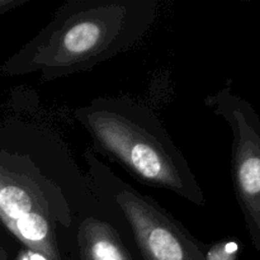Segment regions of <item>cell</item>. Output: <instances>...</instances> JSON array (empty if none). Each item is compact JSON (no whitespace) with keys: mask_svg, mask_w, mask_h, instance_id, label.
<instances>
[{"mask_svg":"<svg viewBox=\"0 0 260 260\" xmlns=\"http://www.w3.org/2000/svg\"><path fill=\"white\" fill-rule=\"evenodd\" d=\"M156 17L155 0L68 2L5 61L0 74H37L42 81H53L88 71L139 45Z\"/></svg>","mask_w":260,"mask_h":260,"instance_id":"cell-1","label":"cell"},{"mask_svg":"<svg viewBox=\"0 0 260 260\" xmlns=\"http://www.w3.org/2000/svg\"><path fill=\"white\" fill-rule=\"evenodd\" d=\"M102 150L146 185L205 206V194L172 137L147 107L121 98H98L75 111Z\"/></svg>","mask_w":260,"mask_h":260,"instance_id":"cell-2","label":"cell"},{"mask_svg":"<svg viewBox=\"0 0 260 260\" xmlns=\"http://www.w3.org/2000/svg\"><path fill=\"white\" fill-rule=\"evenodd\" d=\"M94 192L118 210L146 260H206L192 236L155 201L117 177L93 151L85 152Z\"/></svg>","mask_w":260,"mask_h":260,"instance_id":"cell-3","label":"cell"},{"mask_svg":"<svg viewBox=\"0 0 260 260\" xmlns=\"http://www.w3.org/2000/svg\"><path fill=\"white\" fill-rule=\"evenodd\" d=\"M205 103L231 129L234 190L249 236L260 253V117L229 85L208 95Z\"/></svg>","mask_w":260,"mask_h":260,"instance_id":"cell-4","label":"cell"},{"mask_svg":"<svg viewBox=\"0 0 260 260\" xmlns=\"http://www.w3.org/2000/svg\"><path fill=\"white\" fill-rule=\"evenodd\" d=\"M45 217L70 226V210L30 155L0 149V218L10 233L23 223Z\"/></svg>","mask_w":260,"mask_h":260,"instance_id":"cell-5","label":"cell"},{"mask_svg":"<svg viewBox=\"0 0 260 260\" xmlns=\"http://www.w3.org/2000/svg\"><path fill=\"white\" fill-rule=\"evenodd\" d=\"M76 239L85 260H132L118 233L93 216L79 223Z\"/></svg>","mask_w":260,"mask_h":260,"instance_id":"cell-6","label":"cell"},{"mask_svg":"<svg viewBox=\"0 0 260 260\" xmlns=\"http://www.w3.org/2000/svg\"><path fill=\"white\" fill-rule=\"evenodd\" d=\"M239 249L240 245L238 241H223L212 246L205 258L206 260H236Z\"/></svg>","mask_w":260,"mask_h":260,"instance_id":"cell-7","label":"cell"},{"mask_svg":"<svg viewBox=\"0 0 260 260\" xmlns=\"http://www.w3.org/2000/svg\"><path fill=\"white\" fill-rule=\"evenodd\" d=\"M27 0H0V15L10 12L14 8H18L19 5L24 4Z\"/></svg>","mask_w":260,"mask_h":260,"instance_id":"cell-8","label":"cell"},{"mask_svg":"<svg viewBox=\"0 0 260 260\" xmlns=\"http://www.w3.org/2000/svg\"><path fill=\"white\" fill-rule=\"evenodd\" d=\"M19 260H47V259H46L43 255H41V254L30 250L29 253H25Z\"/></svg>","mask_w":260,"mask_h":260,"instance_id":"cell-9","label":"cell"},{"mask_svg":"<svg viewBox=\"0 0 260 260\" xmlns=\"http://www.w3.org/2000/svg\"><path fill=\"white\" fill-rule=\"evenodd\" d=\"M0 260H3V259H2V255H0Z\"/></svg>","mask_w":260,"mask_h":260,"instance_id":"cell-10","label":"cell"}]
</instances>
